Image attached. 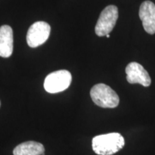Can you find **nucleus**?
Returning a JSON list of instances; mask_svg holds the SVG:
<instances>
[{
    "mask_svg": "<svg viewBox=\"0 0 155 155\" xmlns=\"http://www.w3.org/2000/svg\"><path fill=\"white\" fill-rule=\"evenodd\" d=\"M124 138L119 133H109L93 138L92 148L98 155H112L124 147Z\"/></svg>",
    "mask_w": 155,
    "mask_h": 155,
    "instance_id": "obj_1",
    "label": "nucleus"
},
{
    "mask_svg": "<svg viewBox=\"0 0 155 155\" xmlns=\"http://www.w3.org/2000/svg\"><path fill=\"white\" fill-rule=\"evenodd\" d=\"M96 105L104 108H114L119 104V97L111 87L104 83L95 85L90 92Z\"/></svg>",
    "mask_w": 155,
    "mask_h": 155,
    "instance_id": "obj_2",
    "label": "nucleus"
},
{
    "mask_svg": "<svg viewBox=\"0 0 155 155\" xmlns=\"http://www.w3.org/2000/svg\"><path fill=\"white\" fill-rule=\"evenodd\" d=\"M72 81V75L66 70L50 73L44 82V88L50 94H57L66 90Z\"/></svg>",
    "mask_w": 155,
    "mask_h": 155,
    "instance_id": "obj_3",
    "label": "nucleus"
},
{
    "mask_svg": "<svg viewBox=\"0 0 155 155\" xmlns=\"http://www.w3.org/2000/svg\"><path fill=\"white\" fill-rule=\"evenodd\" d=\"M119 17V10L115 5L106 7L101 13L95 27L96 34L99 37L106 36L113 30Z\"/></svg>",
    "mask_w": 155,
    "mask_h": 155,
    "instance_id": "obj_4",
    "label": "nucleus"
},
{
    "mask_svg": "<svg viewBox=\"0 0 155 155\" xmlns=\"http://www.w3.org/2000/svg\"><path fill=\"white\" fill-rule=\"evenodd\" d=\"M50 25L45 22H35L29 28L27 33V42L30 48H37L45 43L50 34Z\"/></svg>",
    "mask_w": 155,
    "mask_h": 155,
    "instance_id": "obj_5",
    "label": "nucleus"
},
{
    "mask_svg": "<svg viewBox=\"0 0 155 155\" xmlns=\"http://www.w3.org/2000/svg\"><path fill=\"white\" fill-rule=\"evenodd\" d=\"M127 73V80L131 84L138 83L144 87L151 85V78L147 71L142 65L136 62L128 64L125 69Z\"/></svg>",
    "mask_w": 155,
    "mask_h": 155,
    "instance_id": "obj_6",
    "label": "nucleus"
},
{
    "mask_svg": "<svg viewBox=\"0 0 155 155\" xmlns=\"http://www.w3.org/2000/svg\"><path fill=\"white\" fill-rule=\"evenodd\" d=\"M139 18L142 22L144 30L147 33H155V5L151 1L141 4L139 12Z\"/></svg>",
    "mask_w": 155,
    "mask_h": 155,
    "instance_id": "obj_7",
    "label": "nucleus"
},
{
    "mask_svg": "<svg viewBox=\"0 0 155 155\" xmlns=\"http://www.w3.org/2000/svg\"><path fill=\"white\" fill-rule=\"evenodd\" d=\"M13 31L9 25L0 27V57L9 58L13 52Z\"/></svg>",
    "mask_w": 155,
    "mask_h": 155,
    "instance_id": "obj_8",
    "label": "nucleus"
},
{
    "mask_svg": "<svg viewBox=\"0 0 155 155\" xmlns=\"http://www.w3.org/2000/svg\"><path fill=\"white\" fill-rule=\"evenodd\" d=\"M14 155H44L45 147L40 143L34 141L19 144L13 150Z\"/></svg>",
    "mask_w": 155,
    "mask_h": 155,
    "instance_id": "obj_9",
    "label": "nucleus"
},
{
    "mask_svg": "<svg viewBox=\"0 0 155 155\" xmlns=\"http://www.w3.org/2000/svg\"><path fill=\"white\" fill-rule=\"evenodd\" d=\"M106 38H110V35H109V34H108V35H106Z\"/></svg>",
    "mask_w": 155,
    "mask_h": 155,
    "instance_id": "obj_10",
    "label": "nucleus"
},
{
    "mask_svg": "<svg viewBox=\"0 0 155 155\" xmlns=\"http://www.w3.org/2000/svg\"><path fill=\"white\" fill-rule=\"evenodd\" d=\"M0 105H1V103H0Z\"/></svg>",
    "mask_w": 155,
    "mask_h": 155,
    "instance_id": "obj_11",
    "label": "nucleus"
}]
</instances>
